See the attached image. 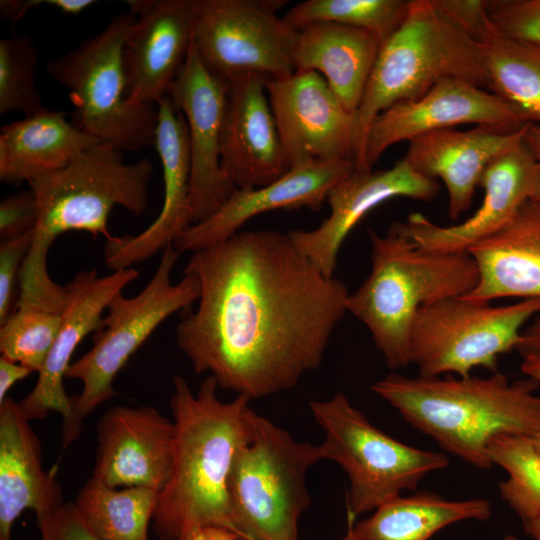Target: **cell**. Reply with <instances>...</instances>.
<instances>
[{
  "label": "cell",
  "mask_w": 540,
  "mask_h": 540,
  "mask_svg": "<svg viewBox=\"0 0 540 540\" xmlns=\"http://www.w3.org/2000/svg\"><path fill=\"white\" fill-rule=\"evenodd\" d=\"M200 283L176 341L196 374L250 400L295 387L317 369L347 310L343 282L325 276L276 230L238 232L194 252Z\"/></svg>",
  "instance_id": "6da1fadb"
},
{
  "label": "cell",
  "mask_w": 540,
  "mask_h": 540,
  "mask_svg": "<svg viewBox=\"0 0 540 540\" xmlns=\"http://www.w3.org/2000/svg\"><path fill=\"white\" fill-rule=\"evenodd\" d=\"M218 387L208 375L195 394L182 376L173 378L175 456L152 519L159 540H205L218 535L238 540L228 483L235 454L252 435L256 412L244 395L221 401Z\"/></svg>",
  "instance_id": "7a4b0ae2"
},
{
  "label": "cell",
  "mask_w": 540,
  "mask_h": 540,
  "mask_svg": "<svg viewBox=\"0 0 540 540\" xmlns=\"http://www.w3.org/2000/svg\"><path fill=\"white\" fill-rule=\"evenodd\" d=\"M540 387L531 378L405 377L389 374L371 390L443 450L477 468L492 466L488 444L500 434L532 437L540 430Z\"/></svg>",
  "instance_id": "3957f363"
},
{
  "label": "cell",
  "mask_w": 540,
  "mask_h": 540,
  "mask_svg": "<svg viewBox=\"0 0 540 540\" xmlns=\"http://www.w3.org/2000/svg\"><path fill=\"white\" fill-rule=\"evenodd\" d=\"M371 271L349 294L347 310L370 331L390 369L410 364L412 324L418 310L437 301L461 297L477 285L479 273L469 253L425 250L390 229L369 231Z\"/></svg>",
  "instance_id": "277c9868"
},
{
  "label": "cell",
  "mask_w": 540,
  "mask_h": 540,
  "mask_svg": "<svg viewBox=\"0 0 540 540\" xmlns=\"http://www.w3.org/2000/svg\"><path fill=\"white\" fill-rule=\"evenodd\" d=\"M448 78L488 90L480 45L449 22L431 0H409L405 21L381 45L354 114L355 170H371L365 162V143L378 114L396 103L419 99Z\"/></svg>",
  "instance_id": "5b68a950"
},
{
  "label": "cell",
  "mask_w": 540,
  "mask_h": 540,
  "mask_svg": "<svg viewBox=\"0 0 540 540\" xmlns=\"http://www.w3.org/2000/svg\"><path fill=\"white\" fill-rule=\"evenodd\" d=\"M322 448L294 439L255 413L250 439L236 452L228 490L238 540H299L298 522L310 506L309 469Z\"/></svg>",
  "instance_id": "8992f818"
},
{
  "label": "cell",
  "mask_w": 540,
  "mask_h": 540,
  "mask_svg": "<svg viewBox=\"0 0 540 540\" xmlns=\"http://www.w3.org/2000/svg\"><path fill=\"white\" fill-rule=\"evenodd\" d=\"M135 19L131 13L114 16L101 32L46 66L68 91L74 126L122 153L154 145L158 124L156 105H135L126 94L123 47Z\"/></svg>",
  "instance_id": "52a82bcc"
},
{
  "label": "cell",
  "mask_w": 540,
  "mask_h": 540,
  "mask_svg": "<svg viewBox=\"0 0 540 540\" xmlns=\"http://www.w3.org/2000/svg\"><path fill=\"white\" fill-rule=\"evenodd\" d=\"M153 162L142 158L126 163L123 153L103 143L75 156L66 166L28 182L38 220L32 245L50 249L69 231L113 236L108 219L115 206L141 215L148 205V184Z\"/></svg>",
  "instance_id": "ba28073f"
},
{
  "label": "cell",
  "mask_w": 540,
  "mask_h": 540,
  "mask_svg": "<svg viewBox=\"0 0 540 540\" xmlns=\"http://www.w3.org/2000/svg\"><path fill=\"white\" fill-rule=\"evenodd\" d=\"M309 409L324 433V460L348 477L346 507L355 517L414 490L427 474L449 465L446 454L404 444L374 426L343 392L312 401Z\"/></svg>",
  "instance_id": "9c48e42d"
},
{
  "label": "cell",
  "mask_w": 540,
  "mask_h": 540,
  "mask_svg": "<svg viewBox=\"0 0 540 540\" xmlns=\"http://www.w3.org/2000/svg\"><path fill=\"white\" fill-rule=\"evenodd\" d=\"M162 252L153 276L137 295L125 297L121 293L110 302L93 346L67 371L66 378L82 383L81 392L73 397L79 433L82 421L116 394L114 379L130 357L167 318L190 309L200 296L199 280L192 273L184 272L178 283L171 282L181 253L173 244Z\"/></svg>",
  "instance_id": "30bf717a"
},
{
  "label": "cell",
  "mask_w": 540,
  "mask_h": 540,
  "mask_svg": "<svg viewBox=\"0 0 540 540\" xmlns=\"http://www.w3.org/2000/svg\"><path fill=\"white\" fill-rule=\"evenodd\" d=\"M539 313L540 299L495 306L453 297L422 306L412 324L410 364L422 377H468L479 367L498 372L499 356L516 349Z\"/></svg>",
  "instance_id": "8fae6325"
},
{
  "label": "cell",
  "mask_w": 540,
  "mask_h": 540,
  "mask_svg": "<svg viewBox=\"0 0 540 540\" xmlns=\"http://www.w3.org/2000/svg\"><path fill=\"white\" fill-rule=\"evenodd\" d=\"M284 0H196L192 45L203 65L226 80L256 73L270 80L296 70L299 30L277 15Z\"/></svg>",
  "instance_id": "7c38bea8"
},
{
  "label": "cell",
  "mask_w": 540,
  "mask_h": 540,
  "mask_svg": "<svg viewBox=\"0 0 540 540\" xmlns=\"http://www.w3.org/2000/svg\"><path fill=\"white\" fill-rule=\"evenodd\" d=\"M289 170L312 162L355 160L354 113L315 71L266 83Z\"/></svg>",
  "instance_id": "4fadbf2b"
},
{
  "label": "cell",
  "mask_w": 540,
  "mask_h": 540,
  "mask_svg": "<svg viewBox=\"0 0 540 540\" xmlns=\"http://www.w3.org/2000/svg\"><path fill=\"white\" fill-rule=\"evenodd\" d=\"M526 123L516 107L495 93L466 80L448 78L419 99L396 103L376 116L367 131L365 162L372 169L390 146L461 124L513 132Z\"/></svg>",
  "instance_id": "5bb4252c"
},
{
  "label": "cell",
  "mask_w": 540,
  "mask_h": 540,
  "mask_svg": "<svg viewBox=\"0 0 540 540\" xmlns=\"http://www.w3.org/2000/svg\"><path fill=\"white\" fill-rule=\"evenodd\" d=\"M138 277L139 272L133 267L105 276H98L96 270H89L78 272L66 284L69 299L57 338L38 372L34 388L19 402L29 421L43 419L50 412L60 413L64 449L80 435L74 422L73 397L68 396L64 387L71 357L88 334L101 328L103 312L110 302Z\"/></svg>",
  "instance_id": "9a60e30c"
},
{
  "label": "cell",
  "mask_w": 540,
  "mask_h": 540,
  "mask_svg": "<svg viewBox=\"0 0 540 540\" xmlns=\"http://www.w3.org/2000/svg\"><path fill=\"white\" fill-rule=\"evenodd\" d=\"M229 82L211 73L193 45L168 96L186 120L191 158L193 224L219 209L235 187L221 167V133Z\"/></svg>",
  "instance_id": "2e32d148"
},
{
  "label": "cell",
  "mask_w": 540,
  "mask_h": 540,
  "mask_svg": "<svg viewBox=\"0 0 540 540\" xmlns=\"http://www.w3.org/2000/svg\"><path fill=\"white\" fill-rule=\"evenodd\" d=\"M539 177L540 166L522 142L485 169L479 182L484 192L482 203L468 219L455 225L440 226L414 212L405 222H394L390 230L428 251L467 252L514 217L532 198Z\"/></svg>",
  "instance_id": "e0dca14e"
},
{
  "label": "cell",
  "mask_w": 540,
  "mask_h": 540,
  "mask_svg": "<svg viewBox=\"0 0 540 540\" xmlns=\"http://www.w3.org/2000/svg\"><path fill=\"white\" fill-rule=\"evenodd\" d=\"M135 19L123 47L128 100L157 105L184 66L191 45L196 0H129Z\"/></svg>",
  "instance_id": "ac0fdd59"
},
{
  "label": "cell",
  "mask_w": 540,
  "mask_h": 540,
  "mask_svg": "<svg viewBox=\"0 0 540 540\" xmlns=\"http://www.w3.org/2000/svg\"><path fill=\"white\" fill-rule=\"evenodd\" d=\"M96 430L94 479L113 488L161 492L174 462V421L150 406H115L101 416Z\"/></svg>",
  "instance_id": "d6986e66"
},
{
  "label": "cell",
  "mask_w": 540,
  "mask_h": 540,
  "mask_svg": "<svg viewBox=\"0 0 540 540\" xmlns=\"http://www.w3.org/2000/svg\"><path fill=\"white\" fill-rule=\"evenodd\" d=\"M438 190L437 180L416 172L404 159L386 170H354L331 189L330 214L317 228L288 235L318 270L334 277L341 245L369 211L395 197L430 201Z\"/></svg>",
  "instance_id": "ffe728a7"
},
{
  "label": "cell",
  "mask_w": 540,
  "mask_h": 540,
  "mask_svg": "<svg viewBox=\"0 0 540 540\" xmlns=\"http://www.w3.org/2000/svg\"><path fill=\"white\" fill-rule=\"evenodd\" d=\"M268 80L256 73H242L227 80L221 167L238 189L267 185L289 171L267 96Z\"/></svg>",
  "instance_id": "44dd1931"
},
{
  "label": "cell",
  "mask_w": 540,
  "mask_h": 540,
  "mask_svg": "<svg viewBox=\"0 0 540 540\" xmlns=\"http://www.w3.org/2000/svg\"><path fill=\"white\" fill-rule=\"evenodd\" d=\"M156 106L158 124L154 146L162 165L163 205L154 222L139 234L116 236L106 242L105 262L113 271L130 268L163 251L193 224L187 123L169 96Z\"/></svg>",
  "instance_id": "7402d4cb"
},
{
  "label": "cell",
  "mask_w": 540,
  "mask_h": 540,
  "mask_svg": "<svg viewBox=\"0 0 540 540\" xmlns=\"http://www.w3.org/2000/svg\"><path fill=\"white\" fill-rule=\"evenodd\" d=\"M354 170L352 161H317L291 168L276 181L261 187L235 188L212 215L179 234L173 246L179 253H194L230 238L259 214L302 207L319 210L331 189Z\"/></svg>",
  "instance_id": "603a6c76"
},
{
  "label": "cell",
  "mask_w": 540,
  "mask_h": 540,
  "mask_svg": "<svg viewBox=\"0 0 540 540\" xmlns=\"http://www.w3.org/2000/svg\"><path fill=\"white\" fill-rule=\"evenodd\" d=\"M523 127L513 132L487 125L433 131L410 140L403 159L421 175L444 183L448 215L457 220L471 207L488 165L523 142Z\"/></svg>",
  "instance_id": "cb8c5ba5"
},
{
  "label": "cell",
  "mask_w": 540,
  "mask_h": 540,
  "mask_svg": "<svg viewBox=\"0 0 540 540\" xmlns=\"http://www.w3.org/2000/svg\"><path fill=\"white\" fill-rule=\"evenodd\" d=\"M63 504L55 469H43L39 440L19 402L7 396L0 404V540H12L25 510L39 523Z\"/></svg>",
  "instance_id": "d4e9b609"
},
{
  "label": "cell",
  "mask_w": 540,
  "mask_h": 540,
  "mask_svg": "<svg viewBox=\"0 0 540 540\" xmlns=\"http://www.w3.org/2000/svg\"><path fill=\"white\" fill-rule=\"evenodd\" d=\"M467 253L477 265L479 280L461 298L476 303L540 299V201L527 200L505 226Z\"/></svg>",
  "instance_id": "484cf974"
},
{
  "label": "cell",
  "mask_w": 540,
  "mask_h": 540,
  "mask_svg": "<svg viewBox=\"0 0 540 540\" xmlns=\"http://www.w3.org/2000/svg\"><path fill=\"white\" fill-rule=\"evenodd\" d=\"M371 32L331 22L301 28L293 51L295 70L322 75L343 106L356 112L381 48Z\"/></svg>",
  "instance_id": "4316f807"
},
{
  "label": "cell",
  "mask_w": 540,
  "mask_h": 540,
  "mask_svg": "<svg viewBox=\"0 0 540 540\" xmlns=\"http://www.w3.org/2000/svg\"><path fill=\"white\" fill-rule=\"evenodd\" d=\"M18 282L16 306L0 326V351L38 373L57 338L69 291L50 277L46 263H24Z\"/></svg>",
  "instance_id": "83f0119b"
},
{
  "label": "cell",
  "mask_w": 540,
  "mask_h": 540,
  "mask_svg": "<svg viewBox=\"0 0 540 540\" xmlns=\"http://www.w3.org/2000/svg\"><path fill=\"white\" fill-rule=\"evenodd\" d=\"M101 142L80 131L65 113L49 108L2 126L0 180L19 185L66 166Z\"/></svg>",
  "instance_id": "f1b7e54d"
},
{
  "label": "cell",
  "mask_w": 540,
  "mask_h": 540,
  "mask_svg": "<svg viewBox=\"0 0 540 540\" xmlns=\"http://www.w3.org/2000/svg\"><path fill=\"white\" fill-rule=\"evenodd\" d=\"M491 504L483 498L446 500L420 491L397 496L382 504L368 518L352 524L356 540H429L443 528L464 520L486 521Z\"/></svg>",
  "instance_id": "f546056e"
},
{
  "label": "cell",
  "mask_w": 540,
  "mask_h": 540,
  "mask_svg": "<svg viewBox=\"0 0 540 540\" xmlns=\"http://www.w3.org/2000/svg\"><path fill=\"white\" fill-rule=\"evenodd\" d=\"M157 499L153 489H118L91 477L73 503L98 540H148Z\"/></svg>",
  "instance_id": "4dcf8cb0"
},
{
  "label": "cell",
  "mask_w": 540,
  "mask_h": 540,
  "mask_svg": "<svg viewBox=\"0 0 540 540\" xmlns=\"http://www.w3.org/2000/svg\"><path fill=\"white\" fill-rule=\"evenodd\" d=\"M488 90L540 125V45L517 40L496 27L479 43Z\"/></svg>",
  "instance_id": "1f68e13d"
},
{
  "label": "cell",
  "mask_w": 540,
  "mask_h": 540,
  "mask_svg": "<svg viewBox=\"0 0 540 540\" xmlns=\"http://www.w3.org/2000/svg\"><path fill=\"white\" fill-rule=\"evenodd\" d=\"M408 5L403 0H307L293 6L283 18L297 30L317 22L361 28L383 44L405 21Z\"/></svg>",
  "instance_id": "d6a6232c"
},
{
  "label": "cell",
  "mask_w": 540,
  "mask_h": 540,
  "mask_svg": "<svg viewBox=\"0 0 540 540\" xmlns=\"http://www.w3.org/2000/svg\"><path fill=\"white\" fill-rule=\"evenodd\" d=\"M492 465L508 477L499 483L502 499L522 522L540 517V450L532 437L500 434L488 444Z\"/></svg>",
  "instance_id": "836d02e7"
},
{
  "label": "cell",
  "mask_w": 540,
  "mask_h": 540,
  "mask_svg": "<svg viewBox=\"0 0 540 540\" xmlns=\"http://www.w3.org/2000/svg\"><path fill=\"white\" fill-rule=\"evenodd\" d=\"M37 63L30 37L0 40V114L17 111L30 117L47 109L35 83Z\"/></svg>",
  "instance_id": "e575fe53"
},
{
  "label": "cell",
  "mask_w": 540,
  "mask_h": 540,
  "mask_svg": "<svg viewBox=\"0 0 540 540\" xmlns=\"http://www.w3.org/2000/svg\"><path fill=\"white\" fill-rule=\"evenodd\" d=\"M488 13L501 33L540 45V0H488Z\"/></svg>",
  "instance_id": "d590c367"
},
{
  "label": "cell",
  "mask_w": 540,
  "mask_h": 540,
  "mask_svg": "<svg viewBox=\"0 0 540 540\" xmlns=\"http://www.w3.org/2000/svg\"><path fill=\"white\" fill-rule=\"evenodd\" d=\"M34 229L22 235L2 239L0 244V325L13 311L15 285L29 253Z\"/></svg>",
  "instance_id": "8d00e7d4"
},
{
  "label": "cell",
  "mask_w": 540,
  "mask_h": 540,
  "mask_svg": "<svg viewBox=\"0 0 540 540\" xmlns=\"http://www.w3.org/2000/svg\"><path fill=\"white\" fill-rule=\"evenodd\" d=\"M431 1L449 22L478 44L495 28L489 17L488 0Z\"/></svg>",
  "instance_id": "74e56055"
},
{
  "label": "cell",
  "mask_w": 540,
  "mask_h": 540,
  "mask_svg": "<svg viewBox=\"0 0 540 540\" xmlns=\"http://www.w3.org/2000/svg\"><path fill=\"white\" fill-rule=\"evenodd\" d=\"M38 208L31 190L6 196L0 203V237L7 239L35 229Z\"/></svg>",
  "instance_id": "f35d334b"
},
{
  "label": "cell",
  "mask_w": 540,
  "mask_h": 540,
  "mask_svg": "<svg viewBox=\"0 0 540 540\" xmlns=\"http://www.w3.org/2000/svg\"><path fill=\"white\" fill-rule=\"evenodd\" d=\"M38 524L41 540H98L88 528L74 503H64Z\"/></svg>",
  "instance_id": "ab89813d"
},
{
  "label": "cell",
  "mask_w": 540,
  "mask_h": 540,
  "mask_svg": "<svg viewBox=\"0 0 540 540\" xmlns=\"http://www.w3.org/2000/svg\"><path fill=\"white\" fill-rule=\"evenodd\" d=\"M33 371L28 367L0 357V404L6 399L8 391L18 382L29 376Z\"/></svg>",
  "instance_id": "60d3db41"
},
{
  "label": "cell",
  "mask_w": 540,
  "mask_h": 540,
  "mask_svg": "<svg viewBox=\"0 0 540 540\" xmlns=\"http://www.w3.org/2000/svg\"><path fill=\"white\" fill-rule=\"evenodd\" d=\"M515 350L522 358H540V313L523 329Z\"/></svg>",
  "instance_id": "b9f144b4"
},
{
  "label": "cell",
  "mask_w": 540,
  "mask_h": 540,
  "mask_svg": "<svg viewBox=\"0 0 540 540\" xmlns=\"http://www.w3.org/2000/svg\"><path fill=\"white\" fill-rule=\"evenodd\" d=\"M46 5V0H1L0 15L3 19L16 23L31 9Z\"/></svg>",
  "instance_id": "7bdbcfd3"
},
{
  "label": "cell",
  "mask_w": 540,
  "mask_h": 540,
  "mask_svg": "<svg viewBox=\"0 0 540 540\" xmlns=\"http://www.w3.org/2000/svg\"><path fill=\"white\" fill-rule=\"evenodd\" d=\"M95 3L94 0H46V5L69 16H77Z\"/></svg>",
  "instance_id": "ee69618b"
},
{
  "label": "cell",
  "mask_w": 540,
  "mask_h": 540,
  "mask_svg": "<svg viewBox=\"0 0 540 540\" xmlns=\"http://www.w3.org/2000/svg\"><path fill=\"white\" fill-rule=\"evenodd\" d=\"M523 142L540 166V125L526 123L523 127Z\"/></svg>",
  "instance_id": "f6af8a7d"
},
{
  "label": "cell",
  "mask_w": 540,
  "mask_h": 540,
  "mask_svg": "<svg viewBox=\"0 0 540 540\" xmlns=\"http://www.w3.org/2000/svg\"><path fill=\"white\" fill-rule=\"evenodd\" d=\"M521 370L522 372L532 380L540 384V358L538 357H525L522 358Z\"/></svg>",
  "instance_id": "bcb514c9"
},
{
  "label": "cell",
  "mask_w": 540,
  "mask_h": 540,
  "mask_svg": "<svg viewBox=\"0 0 540 540\" xmlns=\"http://www.w3.org/2000/svg\"><path fill=\"white\" fill-rule=\"evenodd\" d=\"M522 523L525 533L532 540H540V517Z\"/></svg>",
  "instance_id": "7dc6e473"
},
{
  "label": "cell",
  "mask_w": 540,
  "mask_h": 540,
  "mask_svg": "<svg viewBox=\"0 0 540 540\" xmlns=\"http://www.w3.org/2000/svg\"><path fill=\"white\" fill-rule=\"evenodd\" d=\"M355 516L347 512V532L342 540H356L352 534V524L355 521Z\"/></svg>",
  "instance_id": "c3c4849f"
},
{
  "label": "cell",
  "mask_w": 540,
  "mask_h": 540,
  "mask_svg": "<svg viewBox=\"0 0 540 540\" xmlns=\"http://www.w3.org/2000/svg\"><path fill=\"white\" fill-rule=\"evenodd\" d=\"M531 199L540 201V177H539V180L537 182L536 188L534 190V193Z\"/></svg>",
  "instance_id": "681fc988"
},
{
  "label": "cell",
  "mask_w": 540,
  "mask_h": 540,
  "mask_svg": "<svg viewBox=\"0 0 540 540\" xmlns=\"http://www.w3.org/2000/svg\"><path fill=\"white\" fill-rule=\"evenodd\" d=\"M532 440L534 441L537 448L540 450V430L532 436Z\"/></svg>",
  "instance_id": "f907efd6"
},
{
  "label": "cell",
  "mask_w": 540,
  "mask_h": 540,
  "mask_svg": "<svg viewBox=\"0 0 540 540\" xmlns=\"http://www.w3.org/2000/svg\"><path fill=\"white\" fill-rule=\"evenodd\" d=\"M504 540H519L516 536L514 535H507Z\"/></svg>",
  "instance_id": "816d5d0a"
},
{
  "label": "cell",
  "mask_w": 540,
  "mask_h": 540,
  "mask_svg": "<svg viewBox=\"0 0 540 540\" xmlns=\"http://www.w3.org/2000/svg\"><path fill=\"white\" fill-rule=\"evenodd\" d=\"M213 539H229V538H213ZM231 540H234V539H231Z\"/></svg>",
  "instance_id": "f5cc1de1"
}]
</instances>
